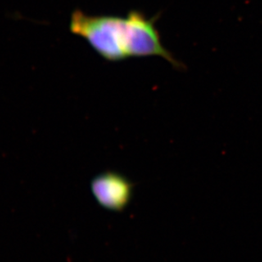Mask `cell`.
I'll list each match as a JSON object with an SVG mask.
<instances>
[{"instance_id": "1", "label": "cell", "mask_w": 262, "mask_h": 262, "mask_svg": "<svg viewBox=\"0 0 262 262\" xmlns=\"http://www.w3.org/2000/svg\"><path fill=\"white\" fill-rule=\"evenodd\" d=\"M70 30L86 39L106 61L158 56L176 68L183 67L162 45L154 19H147L139 11H131L122 18L89 15L77 10L71 16Z\"/></svg>"}, {"instance_id": "2", "label": "cell", "mask_w": 262, "mask_h": 262, "mask_svg": "<svg viewBox=\"0 0 262 262\" xmlns=\"http://www.w3.org/2000/svg\"><path fill=\"white\" fill-rule=\"evenodd\" d=\"M91 192L100 206L111 211L121 212L129 205L134 185L123 174L106 171L91 182Z\"/></svg>"}]
</instances>
